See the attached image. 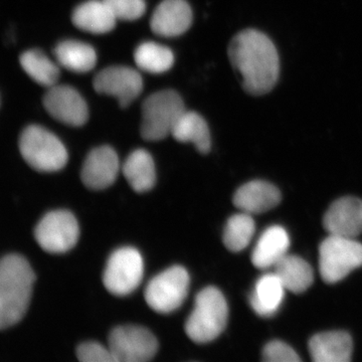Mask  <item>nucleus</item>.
<instances>
[{
	"mask_svg": "<svg viewBox=\"0 0 362 362\" xmlns=\"http://www.w3.org/2000/svg\"><path fill=\"white\" fill-rule=\"evenodd\" d=\"M21 156L40 173H54L65 168L69 156L63 142L51 131L39 125L25 128L20 137Z\"/></svg>",
	"mask_w": 362,
	"mask_h": 362,
	"instance_id": "20e7f679",
	"label": "nucleus"
},
{
	"mask_svg": "<svg viewBox=\"0 0 362 362\" xmlns=\"http://www.w3.org/2000/svg\"><path fill=\"white\" fill-rule=\"evenodd\" d=\"M182 99L175 90H163L150 95L142 105L140 132L147 141H159L173 132L185 113Z\"/></svg>",
	"mask_w": 362,
	"mask_h": 362,
	"instance_id": "39448f33",
	"label": "nucleus"
},
{
	"mask_svg": "<svg viewBox=\"0 0 362 362\" xmlns=\"http://www.w3.org/2000/svg\"><path fill=\"white\" fill-rule=\"evenodd\" d=\"M117 20L136 21L146 11L144 0H104Z\"/></svg>",
	"mask_w": 362,
	"mask_h": 362,
	"instance_id": "cd10ccee",
	"label": "nucleus"
},
{
	"mask_svg": "<svg viewBox=\"0 0 362 362\" xmlns=\"http://www.w3.org/2000/svg\"><path fill=\"white\" fill-rule=\"evenodd\" d=\"M54 54L59 65L75 73H88L97 63L94 47L78 40H66L59 42L54 47Z\"/></svg>",
	"mask_w": 362,
	"mask_h": 362,
	"instance_id": "4be33fe9",
	"label": "nucleus"
},
{
	"mask_svg": "<svg viewBox=\"0 0 362 362\" xmlns=\"http://www.w3.org/2000/svg\"><path fill=\"white\" fill-rule=\"evenodd\" d=\"M136 65L150 74H162L170 70L175 56L170 49L153 42H145L136 47Z\"/></svg>",
	"mask_w": 362,
	"mask_h": 362,
	"instance_id": "a878e982",
	"label": "nucleus"
},
{
	"mask_svg": "<svg viewBox=\"0 0 362 362\" xmlns=\"http://www.w3.org/2000/svg\"><path fill=\"white\" fill-rule=\"evenodd\" d=\"M71 21L78 30L103 35L115 28L117 18L104 0H88L76 7Z\"/></svg>",
	"mask_w": 362,
	"mask_h": 362,
	"instance_id": "6ab92c4d",
	"label": "nucleus"
},
{
	"mask_svg": "<svg viewBox=\"0 0 362 362\" xmlns=\"http://www.w3.org/2000/svg\"><path fill=\"white\" fill-rule=\"evenodd\" d=\"M274 268V273L278 276L288 291L300 294L307 291L313 284V270L300 257L287 255Z\"/></svg>",
	"mask_w": 362,
	"mask_h": 362,
	"instance_id": "5701e85b",
	"label": "nucleus"
},
{
	"mask_svg": "<svg viewBox=\"0 0 362 362\" xmlns=\"http://www.w3.org/2000/svg\"><path fill=\"white\" fill-rule=\"evenodd\" d=\"M108 342L116 362H146L158 351L156 337L142 326H118L111 331Z\"/></svg>",
	"mask_w": 362,
	"mask_h": 362,
	"instance_id": "1a4fd4ad",
	"label": "nucleus"
},
{
	"mask_svg": "<svg viewBox=\"0 0 362 362\" xmlns=\"http://www.w3.org/2000/svg\"><path fill=\"white\" fill-rule=\"evenodd\" d=\"M289 247V235L285 228L279 226H270L262 233L252 251V264L262 270L275 267L287 256Z\"/></svg>",
	"mask_w": 362,
	"mask_h": 362,
	"instance_id": "a211bd4d",
	"label": "nucleus"
},
{
	"mask_svg": "<svg viewBox=\"0 0 362 362\" xmlns=\"http://www.w3.org/2000/svg\"><path fill=\"white\" fill-rule=\"evenodd\" d=\"M21 65L37 84L51 88L59 81V68L40 49H30L21 54Z\"/></svg>",
	"mask_w": 362,
	"mask_h": 362,
	"instance_id": "393cba45",
	"label": "nucleus"
},
{
	"mask_svg": "<svg viewBox=\"0 0 362 362\" xmlns=\"http://www.w3.org/2000/svg\"><path fill=\"white\" fill-rule=\"evenodd\" d=\"M171 135L178 142L194 143L202 154L211 150V132L206 120L194 111H185L175 124Z\"/></svg>",
	"mask_w": 362,
	"mask_h": 362,
	"instance_id": "b1692460",
	"label": "nucleus"
},
{
	"mask_svg": "<svg viewBox=\"0 0 362 362\" xmlns=\"http://www.w3.org/2000/svg\"><path fill=\"white\" fill-rule=\"evenodd\" d=\"M144 264L135 247H124L111 255L103 274V284L115 296H127L141 284Z\"/></svg>",
	"mask_w": 362,
	"mask_h": 362,
	"instance_id": "6e6552de",
	"label": "nucleus"
},
{
	"mask_svg": "<svg viewBox=\"0 0 362 362\" xmlns=\"http://www.w3.org/2000/svg\"><path fill=\"white\" fill-rule=\"evenodd\" d=\"M42 103L52 118L66 125L80 127L89 118V110L84 98L70 86L54 85L49 88Z\"/></svg>",
	"mask_w": 362,
	"mask_h": 362,
	"instance_id": "f8f14e48",
	"label": "nucleus"
},
{
	"mask_svg": "<svg viewBox=\"0 0 362 362\" xmlns=\"http://www.w3.org/2000/svg\"><path fill=\"white\" fill-rule=\"evenodd\" d=\"M281 194L275 185L263 180H254L240 187L233 197V204L247 214H262L280 204Z\"/></svg>",
	"mask_w": 362,
	"mask_h": 362,
	"instance_id": "dca6fc26",
	"label": "nucleus"
},
{
	"mask_svg": "<svg viewBox=\"0 0 362 362\" xmlns=\"http://www.w3.org/2000/svg\"><path fill=\"white\" fill-rule=\"evenodd\" d=\"M285 291L284 285L275 273L262 276L250 295L252 310L262 317L275 315L282 305Z\"/></svg>",
	"mask_w": 362,
	"mask_h": 362,
	"instance_id": "aec40b11",
	"label": "nucleus"
},
{
	"mask_svg": "<svg viewBox=\"0 0 362 362\" xmlns=\"http://www.w3.org/2000/svg\"><path fill=\"white\" fill-rule=\"evenodd\" d=\"M123 175L138 194L149 192L156 185V164L148 151L134 150L124 162Z\"/></svg>",
	"mask_w": 362,
	"mask_h": 362,
	"instance_id": "412c9836",
	"label": "nucleus"
},
{
	"mask_svg": "<svg viewBox=\"0 0 362 362\" xmlns=\"http://www.w3.org/2000/svg\"><path fill=\"white\" fill-rule=\"evenodd\" d=\"M99 94L108 95L118 100L121 108H127L141 94L143 80L134 69L125 66H112L100 71L93 81Z\"/></svg>",
	"mask_w": 362,
	"mask_h": 362,
	"instance_id": "9b49d317",
	"label": "nucleus"
},
{
	"mask_svg": "<svg viewBox=\"0 0 362 362\" xmlns=\"http://www.w3.org/2000/svg\"><path fill=\"white\" fill-rule=\"evenodd\" d=\"M78 223L68 211H52L45 214L35 226V238L44 251L63 254L70 251L78 243Z\"/></svg>",
	"mask_w": 362,
	"mask_h": 362,
	"instance_id": "9d476101",
	"label": "nucleus"
},
{
	"mask_svg": "<svg viewBox=\"0 0 362 362\" xmlns=\"http://www.w3.org/2000/svg\"><path fill=\"white\" fill-rule=\"evenodd\" d=\"M120 170L118 156L110 146H100L93 149L83 164V182L88 188L102 190L115 182Z\"/></svg>",
	"mask_w": 362,
	"mask_h": 362,
	"instance_id": "ddd939ff",
	"label": "nucleus"
},
{
	"mask_svg": "<svg viewBox=\"0 0 362 362\" xmlns=\"http://www.w3.org/2000/svg\"><path fill=\"white\" fill-rule=\"evenodd\" d=\"M362 266V245L354 239L329 235L319 247V271L328 284L343 280Z\"/></svg>",
	"mask_w": 362,
	"mask_h": 362,
	"instance_id": "423d86ee",
	"label": "nucleus"
},
{
	"mask_svg": "<svg viewBox=\"0 0 362 362\" xmlns=\"http://www.w3.org/2000/svg\"><path fill=\"white\" fill-rule=\"evenodd\" d=\"M189 282L187 269L171 267L150 281L144 292L145 300L157 313H173L187 299Z\"/></svg>",
	"mask_w": 362,
	"mask_h": 362,
	"instance_id": "0eeeda50",
	"label": "nucleus"
},
{
	"mask_svg": "<svg viewBox=\"0 0 362 362\" xmlns=\"http://www.w3.org/2000/svg\"><path fill=\"white\" fill-rule=\"evenodd\" d=\"M263 359L267 362H297L301 361L299 356L292 347L286 343L275 340L269 342L264 347Z\"/></svg>",
	"mask_w": 362,
	"mask_h": 362,
	"instance_id": "c756f323",
	"label": "nucleus"
},
{
	"mask_svg": "<svg viewBox=\"0 0 362 362\" xmlns=\"http://www.w3.org/2000/svg\"><path fill=\"white\" fill-rule=\"evenodd\" d=\"M228 54L247 94L263 96L277 84L280 59L275 45L265 33L254 28L238 33L228 45Z\"/></svg>",
	"mask_w": 362,
	"mask_h": 362,
	"instance_id": "f257e3e1",
	"label": "nucleus"
},
{
	"mask_svg": "<svg viewBox=\"0 0 362 362\" xmlns=\"http://www.w3.org/2000/svg\"><path fill=\"white\" fill-rule=\"evenodd\" d=\"M192 7L187 0H163L150 20L152 32L159 37H175L189 30Z\"/></svg>",
	"mask_w": 362,
	"mask_h": 362,
	"instance_id": "2eb2a0df",
	"label": "nucleus"
},
{
	"mask_svg": "<svg viewBox=\"0 0 362 362\" xmlns=\"http://www.w3.org/2000/svg\"><path fill=\"white\" fill-rule=\"evenodd\" d=\"M77 357L82 362H116L109 346L105 347L95 341L78 345Z\"/></svg>",
	"mask_w": 362,
	"mask_h": 362,
	"instance_id": "c85d7f7f",
	"label": "nucleus"
},
{
	"mask_svg": "<svg viewBox=\"0 0 362 362\" xmlns=\"http://www.w3.org/2000/svg\"><path fill=\"white\" fill-rule=\"evenodd\" d=\"M35 281L32 267L21 255L4 257L0 263V328L20 322L32 299Z\"/></svg>",
	"mask_w": 362,
	"mask_h": 362,
	"instance_id": "f03ea898",
	"label": "nucleus"
},
{
	"mask_svg": "<svg viewBox=\"0 0 362 362\" xmlns=\"http://www.w3.org/2000/svg\"><path fill=\"white\" fill-rule=\"evenodd\" d=\"M352 349L351 337L343 331L319 333L309 341V351L315 362H349Z\"/></svg>",
	"mask_w": 362,
	"mask_h": 362,
	"instance_id": "f3484780",
	"label": "nucleus"
},
{
	"mask_svg": "<svg viewBox=\"0 0 362 362\" xmlns=\"http://www.w3.org/2000/svg\"><path fill=\"white\" fill-rule=\"evenodd\" d=\"M256 230L251 214H235L226 221L223 230V244L230 252H240L249 246Z\"/></svg>",
	"mask_w": 362,
	"mask_h": 362,
	"instance_id": "bb28decb",
	"label": "nucleus"
},
{
	"mask_svg": "<svg viewBox=\"0 0 362 362\" xmlns=\"http://www.w3.org/2000/svg\"><path fill=\"white\" fill-rule=\"evenodd\" d=\"M329 235L354 239L362 233V201L356 197H342L331 204L323 218Z\"/></svg>",
	"mask_w": 362,
	"mask_h": 362,
	"instance_id": "4468645a",
	"label": "nucleus"
},
{
	"mask_svg": "<svg viewBox=\"0 0 362 362\" xmlns=\"http://www.w3.org/2000/svg\"><path fill=\"white\" fill-rule=\"evenodd\" d=\"M228 303L216 287H206L195 298L194 309L185 323L187 337L195 343H209L216 339L228 322Z\"/></svg>",
	"mask_w": 362,
	"mask_h": 362,
	"instance_id": "7ed1b4c3",
	"label": "nucleus"
}]
</instances>
